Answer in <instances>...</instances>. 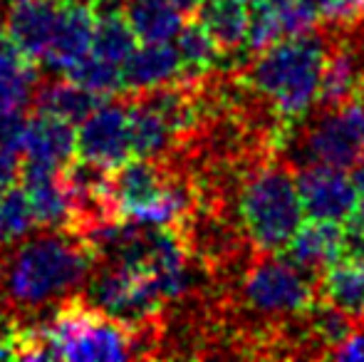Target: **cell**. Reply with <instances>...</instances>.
I'll use <instances>...</instances> for the list:
<instances>
[{
  "instance_id": "obj_17",
  "label": "cell",
  "mask_w": 364,
  "mask_h": 362,
  "mask_svg": "<svg viewBox=\"0 0 364 362\" xmlns=\"http://www.w3.org/2000/svg\"><path fill=\"white\" fill-rule=\"evenodd\" d=\"M92 35H95V13H92V8L63 3L58 30H55L48 55L43 58V65L50 73L65 75L85 55H90Z\"/></svg>"
},
{
  "instance_id": "obj_40",
  "label": "cell",
  "mask_w": 364,
  "mask_h": 362,
  "mask_svg": "<svg viewBox=\"0 0 364 362\" xmlns=\"http://www.w3.org/2000/svg\"><path fill=\"white\" fill-rule=\"evenodd\" d=\"M357 100L364 102V80H362V85H360V92H357Z\"/></svg>"
},
{
  "instance_id": "obj_34",
  "label": "cell",
  "mask_w": 364,
  "mask_h": 362,
  "mask_svg": "<svg viewBox=\"0 0 364 362\" xmlns=\"http://www.w3.org/2000/svg\"><path fill=\"white\" fill-rule=\"evenodd\" d=\"M352 183L357 186V191H360V196H364V151L360 154V159L352 164Z\"/></svg>"
},
{
  "instance_id": "obj_42",
  "label": "cell",
  "mask_w": 364,
  "mask_h": 362,
  "mask_svg": "<svg viewBox=\"0 0 364 362\" xmlns=\"http://www.w3.org/2000/svg\"><path fill=\"white\" fill-rule=\"evenodd\" d=\"M243 3H245V0H243Z\"/></svg>"
},
{
  "instance_id": "obj_18",
  "label": "cell",
  "mask_w": 364,
  "mask_h": 362,
  "mask_svg": "<svg viewBox=\"0 0 364 362\" xmlns=\"http://www.w3.org/2000/svg\"><path fill=\"white\" fill-rule=\"evenodd\" d=\"M40 85V68L35 60L0 33V112H25L35 100Z\"/></svg>"
},
{
  "instance_id": "obj_3",
  "label": "cell",
  "mask_w": 364,
  "mask_h": 362,
  "mask_svg": "<svg viewBox=\"0 0 364 362\" xmlns=\"http://www.w3.org/2000/svg\"><path fill=\"white\" fill-rule=\"evenodd\" d=\"M38 328V325H35ZM55 360L97 362L127 360L141 355L139 333L144 330L127 325L112 315L102 313L87 298L70 295L58 305L50 320L38 328Z\"/></svg>"
},
{
  "instance_id": "obj_26",
  "label": "cell",
  "mask_w": 364,
  "mask_h": 362,
  "mask_svg": "<svg viewBox=\"0 0 364 362\" xmlns=\"http://www.w3.org/2000/svg\"><path fill=\"white\" fill-rule=\"evenodd\" d=\"M38 226L33 213V203L23 183H13L0 193V248H8L33 233Z\"/></svg>"
},
{
  "instance_id": "obj_5",
  "label": "cell",
  "mask_w": 364,
  "mask_h": 362,
  "mask_svg": "<svg viewBox=\"0 0 364 362\" xmlns=\"http://www.w3.org/2000/svg\"><path fill=\"white\" fill-rule=\"evenodd\" d=\"M292 151L300 169L310 164L352 169L364 151V102L350 100L340 107H320V115L302 129Z\"/></svg>"
},
{
  "instance_id": "obj_4",
  "label": "cell",
  "mask_w": 364,
  "mask_h": 362,
  "mask_svg": "<svg viewBox=\"0 0 364 362\" xmlns=\"http://www.w3.org/2000/svg\"><path fill=\"white\" fill-rule=\"evenodd\" d=\"M240 221L258 251L278 253L305 221L297 179L285 164L258 169L240 191Z\"/></svg>"
},
{
  "instance_id": "obj_16",
  "label": "cell",
  "mask_w": 364,
  "mask_h": 362,
  "mask_svg": "<svg viewBox=\"0 0 364 362\" xmlns=\"http://www.w3.org/2000/svg\"><path fill=\"white\" fill-rule=\"evenodd\" d=\"M183 78V63L178 48L171 43H141L122 65L124 90L144 92L176 82Z\"/></svg>"
},
{
  "instance_id": "obj_25",
  "label": "cell",
  "mask_w": 364,
  "mask_h": 362,
  "mask_svg": "<svg viewBox=\"0 0 364 362\" xmlns=\"http://www.w3.org/2000/svg\"><path fill=\"white\" fill-rule=\"evenodd\" d=\"M176 48H178V55H181L183 78L186 80L203 78L220 58L218 45L213 43V38L206 33V28H203L196 18L181 28V33H178V38H176Z\"/></svg>"
},
{
  "instance_id": "obj_31",
  "label": "cell",
  "mask_w": 364,
  "mask_h": 362,
  "mask_svg": "<svg viewBox=\"0 0 364 362\" xmlns=\"http://www.w3.org/2000/svg\"><path fill=\"white\" fill-rule=\"evenodd\" d=\"M325 20L332 25H340V28H352L364 20V0H332Z\"/></svg>"
},
{
  "instance_id": "obj_37",
  "label": "cell",
  "mask_w": 364,
  "mask_h": 362,
  "mask_svg": "<svg viewBox=\"0 0 364 362\" xmlns=\"http://www.w3.org/2000/svg\"><path fill=\"white\" fill-rule=\"evenodd\" d=\"M8 13H10V8H8V0H0V33H3L5 23H8Z\"/></svg>"
},
{
  "instance_id": "obj_41",
  "label": "cell",
  "mask_w": 364,
  "mask_h": 362,
  "mask_svg": "<svg viewBox=\"0 0 364 362\" xmlns=\"http://www.w3.org/2000/svg\"><path fill=\"white\" fill-rule=\"evenodd\" d=\"M15 3H25V0H15Z\"/></svg>"
},
{
  "instance_id": "obj_8",
  "label": "cell",
  "mask_w": 364,
  "mask_h": 362,
  "mask_svg": "<svg viewBox=\"0 0 364 362\" xmlns=\"http://www.w3.org/2000/svg\"><path fill=\"white\" fill-rule=\"evenodd\" d=\"M77 156L117 169L132 156L129 112L124 100H107L77 127Z\"/></svg>"
},
{
  "instance_id": "obj_10",
  "label": "cell",
  "mask_w": 364,
  "mask_h": 362,
  "mask_svg": "<svg viewBox=\"0 0 364 362\" xmlns=\"http://www.w3.org/2000/svg\"><path fill=\"white\" fill-rule=\"evenodd\" d=\"M345 223L310 218V221H302V226L292 233V238L285 243V248L280 253L295 268L312 275L320 268H327L335 261H340L345 256Z\"/></svg>"
},
{
  "instance_id": "obj_36",
  "label": "cell",
  "mask_w": 364,
  "mask_h": 362,
  "mask_svg": "<svg viewBox=\"0 0 364 362\" xmlns=\"http://www.w3.org/2000/svg\"><path fill=\"white\" fill-rule=\"evenodd\" d=\"M300 3L305 5L310 13H315L317 18H325V13H327V8H330L332 0H300Z\"/></svg>"
},
{
  "instance_id": "obj_13",
  "label": "cell",
  "mask_w": 364,
  "mask_h": 362,
  "mask_svg": "<svg viewBox=\"0 0 364 362\" xmlns=\"http://www.w3.org/2000/svg\"><path fill=\"white\" fill-rule=\"evenodd\" d=\"M63 3L55 0H25L15 3V8L8 13V38L20 48V53L28 55L35 63H43L53 45L55 30L60 23Z\"/></svg>"
},
{
  "instance_id": "obj_32",
  "label": "cell",
  "mask_w": 364,
  "mask_h": 362,
  "mask_svg": "<svg viewBox=\"0 0 364 362\" xmlns=\"http://www.w3.org/2000/svg\"><path fill=\"white\" fill-rule=\"evenodd\" d=\"M332 360H345V362H364V328H357L340 348L330 350Z\"/></svg>"
},
{
  "instance_id": "obj_20",
  "label": "cell",
  "mask_w": 364,
  "mask_h": 362,
  "mask_svg": "<svg viewBox=\"0 0 364 362\" xmlns=\"http://www.w3.org/2000/svg\"><path fill=\"white\" fill-rule=\"evenodd\" d=\"M320 295L325 303L350 313L357 323L364 320V258L342 256L327 266L320 280Z\"/></svg>"
},
{
  "instance_id": "obj_28",
  "label": "cell",
  "mask_w": 364,
  "mask_h": 362,
  "mask_svg": "<svg viewBox=\"0 0 364 362\" xmlns=\"http://www.w3.org/2000/svg\"><path fill=\"white\" fill-rule=\"evenodd\" d=\"M285 40L283 15L280 8L265 3H253V10L248 13V35H245V48L248 53H263L270 45Z\"/></svg>"
},
{
  "instance_id": "obj_30",
  "label": "cell",
  "mask_w": 364,
  "mask_h": 362,
  "mask_svg": "<svg viewBox=\"0 0 364 362\" xmlns=\"http://www.w3.org/2000/svg\"><path fill=\"white\" fill-rule=\"evenodd\" d=\"M28 117L25 112H0V154L23 156Z\"/></svg>"
},
{
  "instance_id": "obj_38",
  "label": "cell",
  "mask_w": 364,
  "mask_h": 362,
  "mask_svg": "<svg viewBox=\"0 0 364 362\" xmlns=\"http://www.w3.org/2000/svg\"><path fill=\"white\" fill-rule=\"evenodd\" d=\"M60 3H65V5H80V8H92V5H95V0H60Z\"/></svg>"
},
{
  "instance_id": "obj_29",
  "label": "cell",
  "mask_w": 364,
  "mask_h": 362,
  "mask_svg": "<svg viewBox=\"0 0 364 362\" xmlns=\"http://www.w3.org/2000/svg\"><path fill=\"white\" fill-rule=\"evenodd\" d=\"M312 318H315V335L322 345H327L330 350L340 348L352 333H355V318L345 310L335 308V305L325 303V305H312L310 308Z\"/></svg>"
},
{
  "instance_id": "obj_39",
  "label": "cell",
  "mask_w": 364,
  "mask_h": 362,
  "mask_svg": "<svg viewBox=\"0 0 364 362\" xmlns=\"http://www.w3.org/2000/svg\"><path fill=\"white\" fill-rule=\"evenodd\" d=\"M253 3H265V5H275V8H283V5L290 3V0H253Z\"/></svg>"
},
{
  "instance_id": "obj_21",
  "label": "cell",
  "mask_w": 364,
  "mask_h": 362,
  "mask_svg": "<svg viewBox=\"0 0 364 362\" xmlns=\"http://www.w3.org/2000/svg\"><path fill=\"white\" fill-rule=\"evenodd\" d=\"M127 112H129L132 156L159 159V156H164L171 149L176 132L166 124V119L151 105H146L139 95L127 97Z\"/></svg>"
},
{
  "instance_id": "obj_12",
  "label": "cell",
  "mask_w": 364,
  "mask_h": 362,
  "mask_svg": "<svg viewBox=\"0 0 364 362\" xmlns=\"http://www.w3.org/2000/svg\"><path fill=\"white\" fill-rule=\"evenodd\" d=\"M23 156L30 164L63 169L77 156V124L53 112L35 110L28 117Z\"/></svg>"
},
{
  "instance_id": "obj_27",
  "label": "cell",
  "mask_w": 364,
  "mask_h": 362,
  "mask_svg": "<svg viewBox=\"0 0 364 362\" xmlns=\"http://www.w3.org/2000/svg\"><path fill=\"white\" fill-rule=\"evenodd\" d=\"M73 82L82 85V87L97 92L102 97H109L114 92L124 90V80H122V65L107 63V60L97 58V55H85L77 65L65 73Z\"/></svg>"
},
{
  "instance_id": "obj_35",
  "label": "cell",
  "mask_w": 364,
  "mask_h": 362,
  "mask_svg": "<svg viewBox=\"0 0 364 362\" xmlns=\"http://www.w3.org/2000/svg\"><path fill=\"white\" fill-rule=\"evenodd\" d=\"M168 3H171L173 8L181 10L183 15H191V18H193V15H196V10L201 8L203 0H168Z\"/></svg>"
},
{
  "instance_id": "obj_15",
  "label": "cell",
  "mask_w": 364,
  "mask_h": 362,
  "mask_svg": "<svg viewBox=\"0 0 364 362\" xmlns=\"http://www.w3.org/2000/svg\"><path fill=\"white\" fill-rule=\"evenodd\" d=\"M168 179L171 176L164 174L159 161L146 156H134V159L129 156L124 164L117 166L112 171V198L119 208L122 221L136 208L151 203L164 191Z\"/></svg>"
},
{
  "instance_id": "obj_9",
  "label": "cell",
  "mask_w": 364,
  "mask_h": 362,
  "mask_svg": "<svg viewBox=\"0 0 364 362\" xmlns=\"http://www.w3.org/2000/svg\"><path fill=\"white\" fill-rule=\"evenodd\" d=\"M297 188L307 218L345 223V218L355 211L360 201V191L352 183V176H347L345 169L337 166H302L297 174Z\"/></svg>"
},
{
  "instance_id": "obj_19",
  "label": "cell",
  "mask_w": 364,
  "mask_h": 362,
  "mask_svg": "<svg viewBox=\"0 0 364 362\" xmlns=\"http://www.w3.org/2000/svg\"><path fill=\"white\" fill-rule=\"evenodd\" d=\"M105 100L107 97L82 87V85L73 82L70 78H50L38 85L33 105L35 110L53 112V115L80 127Z\"/></svg>"
},
{
  "instance_id": "obj_14",
  "label": "cell",
  "mask_w": 364,
  "mask_h": 362,
  "mask_svg": "<svg viewBox=\"0 0 364 362\" xmlns=\"http://www.w3.org/2000/svg\"><path fill=\"white\" fill-rule=\"evenodd\" d=\"M364 80V38H342L327 48L325 70L317 105L340 107L357 100V92Z\"/></svg>"
},
{
  "instance_id": "obj_11",
  "label": "cell",
  "mask_w": 364,
  "mask_h": 362,
  "mask_svg": "<svg viewBox=\"0 0 364 362\" xmlns=\"http://www.w3.org/2000/svg\"><path fill=\"white\" fill-rule=\"evenodd\" d=\"M20 183L33 203L38 228H70L75 231V208L65 186L63 169L23 161Z\"/></svg>"
},
{
  "instance_id": "obj_22",
  "label": "cell",
  "mask_w": 364,
  "mask_h": 362,
  "mask_svg": "<svg viewBox=\"0 0 364 362\" xmlns=\"http://www.w3.org/2000/svg\"><path fill=\"white\" fill-rule=\"evenodd\" d=\"M193 18L206 28L220 53H235L245 45L248 10L243 0H203Z\"/></svg>"
},
{
  "instance_id": "obj_33",
  "label": "cell",
  "mask_w": 364,
  "mask_h": 362,
  "mask_svg": "<svg viewBox=\"0 0 364 362\" xmlns=\"http://www.w3.org/2000/svg\"><path fill=\"white\" fill-rule=\"evenodd\" d=\"M20 174H23V161H20V156L0 154V193L13 186V183H18Z\"/></svg>"
},
{
  "instance_id": "obj_23",
  "label": "cell",
  "mask_w": 364,
  "mask_h": 362,
  "mask_svg": "<svg viewBox=\"0 0 364 362\" xmlns=\"http://www.w3.org/2000/svg\"><path fill=\"white\" fill-rule=\"evenodd\" d=\"M124 15L139 43H173L186 25L183 13L168 0H127Z\"/></svg>"
},
{
  "instance_id": "obj_6",
  "label": "cell",
  "mask_w": 364,
  "mask_h": 362,
  "mask_svg": "<svg viewBox=\"0 0 364 362\" xmlns=\"http://www.w3.org/2000/svg\"><path fill=\"white\" fill-rule=\"evenodd\" d=\"M87 300L102 313L141 328L151 323V318H156L164 293L151 271L127 263H112L92 278Z\"/></svg>"
},
{
  "instance_id": "obj_1",
  "label": "cell",
  "mask_w": 364,
  "mask_h": 362,
  "mask_svg": "<svg viewBox=\"0 0 364 362\" xmlns=\"http://www.w3.org/2000/svg\"><path fill=\"white\" fill-rule=\"evenodd\" d=\"M97 251L80 231L43 228L0 253V318L38 315L75 295L97 263Z\"/></svg>"
},
{
  "instance_id": "obj_2",
  "label": "cell",
  "mask_w": 364,
  "mask_h": 362,
  "mask_svg": "<svg viewBox=\"0 0 364 362\" xmlns=\"http://www.w3.org/2000/svg\"><path fill=\"white\" fill-rule=\"evenodd\" d=\"M327 48V40L315 30L280 40L253 60L250 82L273 102L278 115L302 117L320 97Z\"/></svg>"
},
{
  "instance_id": "obj_7",
  "label": "cell",
  "mask_w": 364,
  "mask_h": 362,
  "mask_svg": "<svg viewBox=\"0 0 364 362\" xmlns=\"http://www.w3.org/2000/svg\"><path fill=\"white\" fill-rule=\"evenodd\" d=\"M243 298L255 313L295 315L307 313L315 305L317 290L310 273L295 268L285 258H265L245 275Z\"/></svg>"
},
{
  "instance_id": "obj_24",
  "label": "cell",
  "mask_w": 364,
  "mask_h": 362,
  "mask_svg": "<svg viewBox=\"0 0 364 362\" xmlns=\"http://www.w3.org/2000/svg\"><path fill=\"white\" fill-rule=\"evenodd\" d=\"M136 33L132 30L124 13L100 15L95 18V35H92V55L107 60V63L124 65L127 58L136 50Z\"/></svg>"
}]
</instances>
